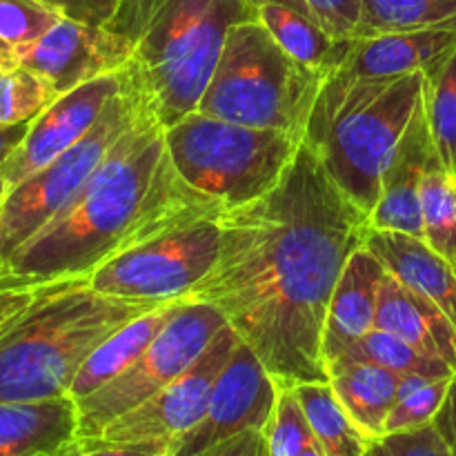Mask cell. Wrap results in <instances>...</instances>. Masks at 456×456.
<instances>
[{
  "label": "cell",
  "mask_w": 456,
  "mask_h": 456,
  "mask_svg": "<svg viewBox=\"0 0 456 456\" xmlns=\"http://www.w3.org/2000/svg\"><path fill=\"white\" fill-rule=\"evenodd\" d=\"M218 223L216 265L187 298L216 307L279 387L328 381L325 316L347 258L368 239V214L301 142L265 196Z\"/></svg>",
  "instance_id": "1"
},
{
  "label": "cell",
  "mask_w": 456,
  "mask_h": 456,
  "mask_svg": "<svg viewBox=\"0 0 456 456\" xmlns=\"http://www.w3.org/2000/svg\"><path fill=\"white\" fill-rule=\"evenodd\" d=\"M223 214L176 176L156 110L118 138L83 190L0 265L3 288L87 279L114 254L196 218Z\"/></svg>",
  "instance_id": "2"
},
{
  "label": "cell",
  "mask_w": 456,
  "mask_h": 456,
  "mask_svg": "<svg viewBox=\"0 0 456 456\" xmlns=\"http://www.w3.org/2000/svg\"><path fill=\"white\" fill-rule=\"evenodd\" d=\"M159 305L98 294L87 279L40 285L34 301L0 325V403L69 396L89 354Z\"/></svg>",
  "instance_id": "3"
},
{
  "label": "cell",
  "mask_w": 456,
  "mask_h": 456,
  "mask_svg": "<svg viewBox=\"0 0 456 456\" xmlns=\"http://www.w3.org/2000/svg\"><path fill=\"white\" fill-rule=\"evenodd\" d=\"M426 74L356 78L337 67L323 78L303 142L338 190L365 214L377 205L381 178L423 102Z\"/></svg>",
  "instance_id": "4"
},
{
  "label": "cell",
  "mask_w": 456,
  "mask_h": 456,
  "mask_svg": "<svg viewBox=\"0 0 456 456\" xmlns=\"http://www.w3.org/2000/svg\"><path fill=\"white\" fill-rule=\"evenodd\" d=\"M254 18L252 0H120L107 29L132 43V65L167 127L199 110L227 31Z\"/></svg>",
  "instance_id": "5"
},
{
  "label": "cell",
  "mask_w": 456,
  "mask_h": 456,
  "mask_svg": "<svg viewBox=\"0 0 456 456\" xmlns=\"http://www.w3.org/2000/svg\"><path fill=\"white\" fill-rule=\"evenodd\" d=\"M325 76L294 61L258 18L227 31L200 114L303 138Z\"/></svg>",
  "instance_id": "6"
},
{
  "label": "cell",
  "mask_w": 456,
  "mask_h": 456,
  "mask_svg": "<svg viewBox=\"0 0 456 456\" xmlns=\"http://www.w3.org/2000/svg\"><path fill=\"white\" fill-rule=\"evenodd\" d=\"M303 138L248 127L200 111L165 127V147L185 190L221 212L265 196L283 178Z\"/></svg>",
  "instance_id": "7"
},
{
  "label": "cell",
  "mask_w": 456,
  "mask_h": 456,
  "mask_svg": "<svg viewBox=\"0 0 456 456\" xmlns=\"http://www.w3.org/2000/svg\"><path fill=\"white\" fill-rule=\"evenodd\" d=\"M151 110L154 101L136 67L129 62L125 67L123 89L111 98L92 132L7 191L0 205V265L69 205L118 138Z\"/></svg>",
  "instance_id": "8"
},
{
  "label": "cell",
  "mask_w": 456,
  "mask_h": 456,
  "mask_svg": "<svg viewBox=\"0 0 456 456\" xmlns=\"http://www.w3.org/2000/svg\"><path fill=\"white\" fill-rule=\"evenodd\" d=\"M221 214L167 227L114 254L87 276L89 288L134 303H165L187 294L212 272L221 249Z\"/></svg>",
  "instance_id": "9"
},
{
  "label": "cell",
  "mask_w": 456,
  "mask_h": 456,
  "mask_svg": "<svg viewBox=\"0 0 456 456\" xmlns=\"http://www.w3.org/2000/svg\"><path fill=\"white\" fill-rule=\"evenodd\" d=\"M225 325L227 321L216 307L187 298L163 332L127 370L89 396L76 401L78 428L74 441L92 439L114 419L138 408L176 381L199 361Z\"/></svg>",
  "instance_id": "10"
},
{
  "label": "cell",
  "mask_w": 456,
  "mask_h": 456,
  "mask_svg": "<svg viewBox=\"0 0 456 456\" xmlns=\"http://www.w3.org/2000/svg\"><path fill=\"white\" fill-rule=\"evenodd\" d=\"M239 346V334L225 325L214 337L208 350L199 356V361L176 381L169 383L138 408L114 419L92 439L74 441L69 450L98 448V445H154L172 452L174 445L203 419L214 386Z\"/></svg>",
  "instance_id": "11"
},
{
  "label": "cell",
  "mask_w": 456,
  "mask_h": 456,
  "mask_svg": "<svg viewBox=\"0 0 456 456\" xmlns=\"http://www.w3.org/2000/svg\"><path fill=\"white\" fill-rule=\"evenodd\" d=\"M279 386L263 361L240 341L218 377L203 419L174 445L172 456H191L245 430H267Z\"/></svg>",
  "instance_id": "12"
},
{
  "label": "cell",
  "mask_w": 456,
  "mask_h": 456,
  "mask_svg": "<svg viewBox=\"0 0 456 456\" xmlns=\"http://www.w3.org/2000/svg\"><path fill=\"white\" fill-rule=\"evenodd\" d=\"M125 69L102 78L89 80L80 87L58 96L47 110L36 116L20 145L3 163V176L7 190L16 187L27 176L36 174L83 141L111 98L123 89Z\"/></svg>",
  "instance_id": "13"
},
{
  "label": "cell",
  "mask_w": 456,
  "mask_h": 456,
  "mask_svg": "<svg viewBox=\"0 0 456 456\" xmlns=\"http://www.w3.org/2000/svg\"><path fill=\"white\" fill-rule=\"evenodd\" d=\"M20 65L43 76L58 96L102 76L125 69L134 47L107 27H89L61 18L43 38L18 49Z\"/></svg>",
  "instance_id": "14"
},
{
  "label": "cell",
  "mask_w": 456,
  "mask_h": 456,
  "mask_svg": "<svg viewBox=\"0 0 456 456\" xmlns=\"http://www.w3.org/2000/svg\"><path fill=\"white\" fill-rule=\"evenodd\" d=\"M435 151L426 105L421 102L383 172L381 194L370 212V230L401 232L423 240L421 181Z\"/></svg>",
  "instance_id": "15"
},
{
  "label": "cell",
  "mask_w": 456,
  "mask_h": 456,
  "mask_svg": "<svg viewBox=\"0 0 456 456\" xmlns=\"http://www.w3.org/2000/svg\"><path fill=\"white\" fill-rule=\"evenodd\" d=\"M383 276H386V265L365 243L359 245L347 258L330 298L328 316H325V363L341 356L347 347H352L370 330H374Z\"/></svg>",
  "instance_id": "16"
},
{
  "label": "cell",
  "mask_w": 456,
  "mask_h": 456,
  "mask_svg": "<svg viewBox=\"0 0 456 456\" xmlns=\"http://www.w3.org/2000/svg\"><path fill=\"white\" fill-rule=\"evenodd\" d=\"M456 49V29L395 31L350 38L341 69L356 78L430 74Z\"/></svg>",
  "instance_id": "17"
},
{
  "label": "cell",
  "mask_w": 456,
  "mask_h": 456,
  "mask_svg": "<svg viewBox=\"0 0 456 456\" xmlns=\"http://www.w3.org/2000/svg\"><path fill=\"white\" fill-rule=\"evenodd\" d=\"M374 328L403 338L423 354L436 356L456 370V328L439 305L401 283L386 270L379 289Z\"/></svg>",
  "instance_id": "18"
},
{
  "label": "cell",
  "mask_w": 456,
  "mask_h": 456,
  "mask_svg": "<svg viewBox=\"0 0 456 456\" xmlns=\"http://www.w3.org/2000/svg\"><path fill=\"white\" fill-rule=\"evenodd\" d=\"M78 414L71 396L0 403V456H65Z\"/></svg>",
  "instance_id": "19"
},
{
  "label": "cell",
  "mask_w": 456,
  "mask_h": 456,
  "mask_svg": "<svg viewBox=\"0 0 456 456\" xmlns=\"http://www.w3.org/2000/svg\"><path fill=\"white\" fill-rule=\"evenodd\" d=\"M365 245L392 276L439 305L456 328V270L445 258L432 252L421 239L401 232L370 230Z\"/></svg>",
  "instance_id": "20"
},
{
  "label": "cell",
  "mask_w": 456,
  "mask_h": 456,
  "mask_svg": "<svg viewBox=\"0 0 456 456\" xmlns=\"http://www.w3.org/2000/svg\"><path fill=\"white\" fill-rule=\"evenodd\" d=\"M328 383L356 430L372 444L386 435V423L399 396V374L377 363L334 359L328 365Z\"/></svg>",
  "instance_id": "21"
},
{
  "label": "cell",
  "mask_w": 456,
  "mask_h": 456,
  "mask_svg": "<svg viewBox=\"0 0 456 456\" xmlns=\"http://www.w3.org/2000/svg\"><path fill=\"white\" fill-rule=\"evenodd\" d=\"M185 301L187 298H174V301L160 303L159 307L138 316L132 323L116 330L110 338H105L89 354V359L80 365L78 374H76L74 383L69 387L71 399H85L92 392H96L98 387L110 383L111 379L118 377L123 370H127L150 347V343L163 332L165 325L174 319L178 307Z\"/></svg>",
  "instance_id": "22"
},
{
  "label": "cell",
  "mask_w": 456,
  "mask_h": 456,
  "mask_svg": "<svg viewBox=\"0 0 456 456\" xmlns=\"http://www.w3.org/2000/svg\"><path fill=\"white\" fill-rule=\"evenodd\" d=\"M256 12L276 43L307 69L328 76L346 61L350 40L334 38L312 18L283 4H258Z\"/></svg>",
  "instance_id": "23"
},
{
  "label": "cell",
  "mask_w": 456,
  "mask_h": 456,
  "mask_svg": "<svg viewBox=\"0 0 456 456\" xmlns=\"http://www.w3.org/2000/svg\"><path fill=\"white\" fill-rule=\"evenodd\" d=\"M294 392L325 456H365L370 441L356 430L328 381L301 383Z\"/></svg>",
  "instance_id": "24"
},
{
  "label": "cell",
  "mask_w": 456,
  "mask_h": 456,
  "mask_svg": "<svg viewBox=\"0 0 456 456\" xmlns=\"http://www.w3.org/2000/svg\"><path fill=\"white\" fill-rule=\"evenodd\" d=\"M423 243L456 270V174L439 159L428 163L421 181Z\"/></svg>",
  "instance_id": "25"
},
{
  "label": "cell",
  "mask_w": 456,
  "mask_h": 456,
  "mask_svg": "<svg viewBox=\"0 0 456 456\" xmlns=\"http://www.w3.org/2000/svg\"><path fill=\"white\" fill-rule=\"evenodd\" d=\"M423 29H456V0H361L354 38Z\"/></svg>",
  "instance_id": "26"
},
{
  "label": "cell",
  "mask_w": 456,
  "mask_h": 456,
  "mask_svg": "<svg viewBox=\"0 0 456 456\" xmlns=\"http://www.w3.org/2000/svg\"><path fill=\"white\" fill-rule=\"evenodd\" d=\"M341 356L343 359L377 363L381 365V368L390 370V372L399 374V377H403V374H419V377L428 379H450L456 372L452 365H448L445 361L430 354H423L417 347L405 343L403 338L395 337V334L390 332H383V330L377 328L370 330L361 341H356L354 346L347 347ZM341 356H337V359H341Z\"/></svg>",
  "instance_id": "27"
},
{
  "label": "cell",
  "mask_w": 456,
  "mask_h": 456,
  "mask_svg": "<svg viewBox=\"0 0 456 456\" xmlns=\"http://www.w3.org/2000/svg\"><path fill=\"white\" fill-rule=\"evenodd\" d=\"M423 105L439 159L456 174V49L426 76Z\"/></svg>",
  "instance_id": "28"
},
{
  "label": "cell",
  "mask_w": 456,
  "mask_h": 456,
  "mask_svg": "<svg viewBox=\"0 0 456 456\" xmlns=\"http://www.w3.org/2000/svg\"><path fill=\"white\" fill-rule=\"evenodd\" d=\"M450 379H428L419 377V374L399 377V396L387 417L383 436L430 426L448 395Z\"/></svg>",
  "instance_id": "29"
},
{
  "label": "cell",
  "mask_w": 456,
  "mask_h": 456,
  "mask_svg": "<svg viewBox=\"0 0 456 456\" xmlns=\"http://www.w3.org/2000/svg\"><path fill=\"white\" fill-rule=\"evenodd\" d=\"M56 98V89L27 67L0 71V125L29 123Z\"/></svg>",
  "instance_id": "30"
},
{
  "label": "cell",
  "mask_w": 456,
  "mask_h": 456,
  "mask_svg": "<svg viewBox=\"0 0 456 456\" xmlns=\"http://www.w3.org/2000/svg\"><path fill=\"white\" fill-rule=\"evenodd\" d=\"M265 441L267 456H297L316 441L294 387H279L274 414L265 430Z\"/></svg>",
  "instance_id": "31"
},
{
  "label": "cell",
  "mask_w": 456,
  "mask_h": 456,
  "mask_svg": "<svg viewBox=\"0 0 456 456\" xmlns=\"http://www.w3.org/2000/svg\"><path fill=\"white\" fill-rule=\"evenodd\" d=\"M61 18L45 0H0V38L22 49L43 38Z\"/></svg>",
  "instance_id": "32"
},
{
  "label": "cell",
  "mask_w": 456,
  "mask_h": 456,
  "mask_svg": "<svg viewBox=\"0 0 456 456\" xmlns=\"http://www.w3.org/2000/svg\"><path fill=\"white\" fill-rule=\"evenodd\" d=\"M254 4H283L312 18L338 40L354 38L361 22V0H252Z\"/></svg>",
  "instance_id": "33"
},
{
  "label": "cell",
  "mask_w": 456,
  "mask_h": 456,
  "mask_svg": "<svg viewBox=\"0 0 456 456\" xmlns=\"http://www.w3.org/2000/svg\"><path fill=\"white\" fill-rule=\"evenodd\" d=\"M381 441L390 456H454L435 423L417 430L395 432L383 436Z\"/></svg>",
  "instance_id": "34"
},
{
  "label": "cell",
  "mask_w": 456,
  "mask_h": 456,
  "mask_svg": "<svg viewBox=\"0 0 456 456\" xmlns=\"http://www.w3.org/2000/svg\"><path fill=\"white\" fill-rule=\"evenodd\" d=\"M67 20L89 27H107L114 18L120 0H45Z\"/></svg>",
  "instance_id": "35"
},
{
  "label": "cell",
  "mask_w": 456,
  "mask_h": 456,
  "mask_svg": "<svg viewBox=\"0 0 456 456\" xmlns=\"http://www.w3.org/2000/svg\"><path fill=\"white\" fill-rule=\"evenodd\" d=\"M191 456H267L265 432L245 430Z\"/></svg>",
  "instance_id": "36"
},
{
  "label": "cell",
  "mask_w": 456,
  "mask_h": 456,
  "mask_svg": "<svg viewBox=\"0 0 456 456\" xmlns=\"http://www.w3.org/2000/svg\"><path fill=\"white\" fill-rule=\"evenodd\" d=\"M436 426V430L441 432V436L445 439V444L450 445L452 454L456 456V372L450 379L448 395H445L444 405H441L439 414L432 421Z\"/></svg>",
  "instance_id": "37"
},
{
  "label": "cell",
  "mask_w": 456,
  "mask_h": 456,
  "mask_svg": "<svg viewBox=\"0 0 456 456\" xmlns=\"http://www.w3.org/2000/svg\"><path fill=\"white\" fill-rule=\"evenodd\" d=\"M65 456H172V452L154 445H98L69 450Z\"/></svg>",
  "instance_id": "38"
},
{
  "label": "cell",
  "mask_w": 456,
  "mask_h": 456,
  "mask_svg": "<svg viewBox=\"0 0 456 456\" xmlns=\"http://www.w3.org/2000/svg\"><path fill=\"white\" fill-rule=\"evenodd\" d=\"M38 289L40 285L38 288H3L0 285V325L12 319L25 305H29L36 294H38Z\"/></svg>",
  "instance_id": "39"
},
{
  "label": "cell",
  "mask_w": 456,
  "mask_h": 456,
  "mask_svg": "<svg viewBox=\"0 0 456 456\" xmlns=\"http://www.w3.org/2000/svg\"><path fill=\"white\" fill-rule=\"evenodd\" d=\"M29 123H16V125H0V167L4 160L13 154L18 145L22 142L25 134L29 132Z\"/></svg>",
  "instance_id": "40"
},
{
  "label": "cell",
  "mask_w": 456,
  "mask_h": 456,
  "mask_svg": "<svg viewBox=\"0 0 456 456\" xmlns=\"http://www.w3.org/2000/svg\"><path fill=\"white\" fill-rule=\"evenodd\" d=\"M20 65V58H18V49L12 47L7 40L0 38V71L13 69V67Z\"/></svg>",
  "instance_id": "41"
},
{
  "label": "cell",
  "mask_w": 456,
  "mask_h": 456,
  "mask_svg": "<svg viewBox=\"0 0 456 456\" xmlns=\"http://www.w3.org/2000/svg\"><path fill=\"white\" fill-rule=\"evenodd\" d=\"M365 456H390V452H387V448L383 445V441H372Z\"/></svg>",
  "instance_id": "42"
},
{
  "label": "cell",
  "mask_w": 456,
  "mask_h": 456,
  "mask_svg": "<svg viewBox=\"0 0 456 456\" xmlns=\"http://www.w3.org/2000/svg\"><path fill=\"white\" fill-rule=\"evenodd\" d=\"M297 456H325V452H323V448L319 445V441H314V444L307 445V448L301 450Z\"/></svg>",
  "instance_id": "43"
},
{
  "label": "cell",
  "mask_w": 456,
  "mask_h": 456,
  "mask_svg": "<svg viewBox=\"0 0 456 456\" xmlns=\"http://www.w3.org/2000/svg\"><path fill=\"white\" fill-rule=\"evenodd\" d=\"M7 181H4V176H3V169H0V205H3V200H4V196H7Z\"/></svg>",
  "instance_id": "44"
}]
</instances>
